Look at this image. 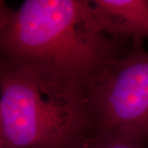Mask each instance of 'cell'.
I'll return each mask as SVG.
<instances>
[{
    "label": "cell",
    "mask_w": 148,
    "mask_h": 148,
    "mask_svg": "<svg viewBox=\"0 0 148 148\" xmlns=\"http://www.w3.org/2000/svg\"><path fill=\"white\" fill-rule=\"evenodd\" d=\"M72 148H148V142L115 134L90 132Z\"/></svg>",
    "instance_id": "5"
},
{
    "label": "cell",
    "mask_w": 148,
    "mask_h": 148,
    "mask_svg": "<svg viewBox=\"0 0 148 148\" xmlns=\"http://www.w3.org/2000/svg\"><path fill=\"white\" fill-rule=\"evenodd\" d=\"M90 132L148 142V52L131 40L121 57L104 64L85 83Z\"/></svg>",
    "instance_id": "3"
},
{
    "label": "cell",
    "mask_w": 148,
    "mask_h": 148,
    "mask_svg": "<svg viewBox=\"0 0 148 148\" xmlns=\"http://www.w3.org/2000/svg\"><path fill=\"white\" fill-rule=\"evenodd\" d=\"M1 122H0V147H1Z\"/></svg>",
    "instance_id": "7"
},
{
    "label": "cell",
    "mask_w": 148,
    "mask_h": 148,
    "mask_svg": "<svg viewBox=\"0 0 148 148\" xmlns=\"http://www.w3.org/2000/svg\"><path fill=\"white\" fill-rule=\"evenodd\" d=\"M96 32L123 40L148 39V0H90Z\"/></svg>",
    "instance_id": "4"
},
{
    "label": "cell",
    "mask_w": 148,
    "mask_h": 148,
    "mask_svg": "<svg viewBox=\"0 0 148 148\" xmlns=\"http://www.w3.org/2000/svg\"><path fill=\"white\" fill-rule=\"evenodd\" d=\"M90 0H27L0 33V58L40 64L85 82L130 48L95 32Z\"/></svg>",
    "instance_id": "2"
},
{
    "label": "cell",
    "mask_w": 148,
    "mask_h": 148,
    "mask_svg": "<svg viewBox=\"0 0 148 148\" xmlns=\"http://www.w3.org/2000/svg\"><path fill=\"white\" fill-rule=\"evenodd\" d=\"M14 9L10 8L6 2L0 1V33L5 28L13 14Z\"/></svg>",
    "instance_id": "6"
},
{
    "label": "cell",
    "mask_w": 148,
    "mask_h": 148,
    "mask_svg": "<svg viewBox=\"0 0 148 148\" xmlns=\"http://www.w3.org/2000/svg\"><path fill=\"white\" fill-rule=\"evenodd\" d=\"M0 148H72L90 132L85 82L0 58Z\"/></svg>",
    "instance_id": "1"
}]
</instances>
